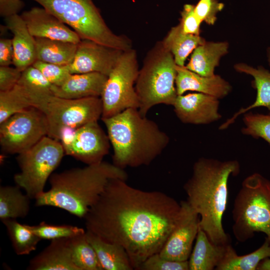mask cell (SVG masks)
Segmentation results:
<instances>
[{
  "mask_svg": "<svg viewBox=\"0 0 270 270\" xmlns=\"http://www.w3.org/2000/svg\"><path fill=\"white\" fill-rule=\"evenodd\" d=\"M180 203L160 191L134 188L111 179L84 218L86 229L122 246L134 270L160 252L177 221Z\"/></svg>",
  "mask_w": 270,
  "mask_h": 270,
  "instance_id": "obj_1",
  "label": "cell"
},
{
  "mask_svg": "<svg viewBox=\"0 0 270 270\" xmlns=\"http://www.w3.org/2000/svg\"><path fill=\"white\" fill-rule=\"evenodd\" d=\"M240 170L236 160L201 158L184 186L186 201L200 216V228L214 244L230 243L222 219L228 204L229 178L238 175Z\"/></svg>",
  "mask_w": 270,
  "mask_h": 270,
  "instance_id": "obj_2",
  "label": "cell"
},
{
  "mask_svg": "<svg viewBox=\"0 0 270 270\" xmlns=\"http://www.w3.org/2000/svg\"><path fill=\"white\" fill-rule=\"evenodd\" d=\"M114 178L126 180L128 174L124 169L104 161L53 174L49 178L50 189L35 200L36 206L56 207L84 218Z\"/></svg>",
  "mask_w": 270,
  "mask_h": 270,
  "instance_id": "obj_3",
  "label": "cell"
},
{
  "mask_svg": "<svg viewBox=\"0 0 270 270\" xmlns=\"http://www.w3.org/2000/svg\"><path fill=\"white\" fill-rule=\"evenodd\" d=\"M102 120L112 146L113 164L122 169L150 164L169 144L168 135L138 108Z\"/></svg>",
  "mask_w": 270,
  "mask_h": 270,
  "instance_id": "obj_4",
  "label": "cell"
},
{
  "mask_svg": "<svg viewBox=\"0 0 270 270\" xmlns=\"http://www.w3.org/2000/svg\"><path fill=\"white\" fill-rule=\"evenodd\" d=\"M232 231L236 240L245 242L255 232L265 234L270 244V180L258 172L242 182L232 212Z\"/></svg>",
  "mask_w": 270,
  "mask_h": 270,
  "instance_id": "obj_5",
  "label": "cell"
},
{
  "mask_svg": "<svg viewBox=\"0 0 270 270\" xmlns=\"http://www.w3.org/2000/svg\"><path fill=\"white\" fill-rule=\"evenodd\" d=\"M176 66L172 54L162 42L148 52L135 84L138 110L142 116H146L148 110L157 104L173 106L178 96Z\"/></svg>",
  "mask_w": 270,
  "mask_h": 270,
  "instance_id": "obj_6",
  "label": "cell"
},
{
  "mask_svg": "<svg viewBox=\"0 0 270 270\" xmlns=\"http://www.w3.org/2000/svg\"><path fill=\"white\" fill-rule=\"evenodd\" d=\"M32 0L74 30L82 40L122 51L132 48L130 40L108 28L92 0Z\"/></svg>",
  "mask_w": 270,
  "mask_h": 270,
  "instance_id": "obj_7",
  "label": "cell"
},
{
  "mask_svg": "<svg viewBox=\"0 0 270 270\" xmlns=\"http://www.w3.org/2000/svg\"><path fill=\"white\" fill-rule=\"evenodd\" d=\"M64 151L61 142L46 136L27 150L18 154L20 172L14 176L17 186L36 200L44 191L48 180L60 164Z\"/></svg>",
  "mask_w": 270,
  "mask_h": 270,
  "instance_id": "obj_8",
  "label": "cell"
},
{
  "mask_svg": "<svg viewBox=\"0 0 270 270\" xmlns=\"http://www.w3.org/2000/svg\"><path fill=\"white\" fill-rule=\"evenodd\" d=\"M34 107L46 116L48 136L60 142L64 130L98 121L102 112L100 97L68 99L52 95L40 100Z\"/></svg>",
  "mask_w": 270,
  "mask_h": 270,
  "instance_id": "obj_9",
  "label": "cell"
},
{
  "mask_svg": "<svg viewBox=\"0 0 270 270\" xmlns=\"http://www.w3.org/2000/svg\"><path fill=\"white\" fill-rule=\"evenodd\" d=\"M138 72L136 51L132 48L123 51L108 74L100 96L102 118L128 108H138L139 100L134 86Z\"/></svg>",
  "mask_w": 270,
  "mask_h": 270,
  "instance_id": "obj_10",
  "label": "cell"
},
{
  "mask_svg": "<svg viewBox=\"0 0 270 270\" xmlns=\"http://www.w3.org/2000/svg\"><path fill=\"white\" fill-rule=\"evenodd\" d=\"M0 124V144L7 154L22 153L48 134L46 116L35 107L16 113Z\"/></svg>",
  "mask_w": 270,
  "mask_h": 270,
  "instance_id": "obj_11",
  "label": "cell"
},
{
  "mask_svg": "<svg viewBox=\"0 0 270 270\" xmlns=\"http://www.w3.org/2000/svg\"><path fill=\"white\" fill-rule=\"evenodd\" d=\"M60 142L65 154L87 165L102 161L108 154L110 140L98 121L76 128H66L62 132Z\"/></svg>",
  "mask_w": 270,
  "mask_h": 270,
  "instance_id": "obj_12",
  "label": "cell"
},
{
  "mask_svg": "<svg viewBox=\"0 0 270 270\" xmlns=\"http://www.w3.org/2000/svg\"><path fill=\"white\" fill-rule=\"evenodd\" d=\"M180 210L174 226L160 252L166 259L188 260L199 228L200 218L186 200L180 202Z\"/></svg>",
  "mask_w": 270,
  "mask_h": 270,
  "instance_id": "obj_13",
  "label": "cell"
},
{
  "mask_svg": "<svg viewBox=\"0 0 270 270\" xmlns=\"http://www.w3.org/2000/svg\"><path fill=\"white\" fill-rule=\"evenodd\" d=\"M123 51L88 40L78 44L70 74L99 72L108 76Z\"/></svg>",
  "mask_w": 270,
  "mask_h": 270,
  "instance_id": "obj_14",
  "label": "cell"
},
{
  "mask_svg": "<svg viewBox=\"0 0 270 270\" xmlns=\"http://www.w3.org/2000/svg\"><path fill=\"white\" fill-rule=\"evenodd\" d=\"M218 98L200 92L178 95L172 106L178 119L184 124H208L222 118Z\"/></svg>",
  "mask_w": 270,
  "mask_h": 270,
  "instance_id": "obj_15",
  "label": "cell"
},
{
  "mask_svg": "<svg viewBox=\"0 0 270 270\" xmlns=\"http://www.w3.org/2000/svg\"><path fill=\"white\" fill-rule=\"evenodd\" d=\"M30 34L42 38L78 44L82 40L78 34L44 8L34 7L20 15Z\"/></svg>",
  "mask_w": 270,
  "mask_h": 270,
  "instance_id": "obj_16",
  "label": "cell"
},
{
  "mask_svg": "<svg viewBox=\"0 0 270 270\" xmlns=\"http://www.w3.org/2000/svg\"><path fill=\"white\" fill-rule=\"evenodd\" d=\"M175 84L178 95L188 90L214 96L218 99L227 96L232 90L230 84L221 76H204L196 74L185 66H176Z\"/></svg>",
  "mask_w": 270,
  "mask_h": 270,
  "instance_id": "obj_17",
  "label": "cell"
},
{
  "mask_svg": "<svg viewBox=\"0 0 270 270\" xmlns=\"http://www.w3.org/2000/svg\"><path fill=\"white\" fill-rule=\"evenodd\" d=\"M108 76L99 72L71 74L60 86H52L54 96L68 99L100 97Z\"/></svg>",
  "mask_w": 270,
  "mask_h": 270,
  "instance_id": "obj_18",
  "label": "cell"
},
{
  "mask_svg": "<svg viewBox=\"0 0 270 270\" xmlns=\"http://www.w3.org/2000/svg\"><path fill=\"white\" fill-rule=\"evenodd\" d=\"M4 20L6 27L13 34L12 64L22 72L37 60L35 38L20 15L15 14L6 17Z\"/></svg>",
  "mask_w": 270,
  "mask_h": 270,
  "instance_id": "obj_19",
  "label": "cell"
},
{
  "mask_svg": "<svg viewBox=\"0 0 270 270\" xmlns=\"http://www.w3.org/2000/svg\"><path fill=\"white\" fill-rule=\"evenodd\" d=\"M266 55L270 67V47L267 49ZM234 68L238 72L244 73L253 77L252 84L256 90V96L254 102L251 105L240 108L231 118L222 124L219 127L220 130L226 128L234 122L238 116L254 108H266L270 114V70L262 66L254 68L244 62L236 64Z\"/></svg>",
  "mask_w": 270,
  "mask_h": 270,
  "instance_id": "obj_20",
  "label": "cell"
},
{
  "mask_svg": "<svg viewBox=\"0 0 270 270\" xmlns=\"http://www.w3.org/2000/svg\"><path fill=\"white\" fill-rule=\"evenodd\" d=\"M70 238L50 240V243L32 258L28 270H78L74 265L70 244Z\"/></svg>",
  "mask_w": 270,
  "mask_h": 270,
  "instance_id": "obj_21",
  "label": "cell"
},
{
  "mask_svg": "<svg viewBox=\"0 0 270 270\" xmlns=\"http://www.w3.org/2000/svg\"><path fill=\"white\" fill-rule=\"evenodd\" d=\"M227 42H206L198 46L192 53L190 58L185 67L204 76L214 75L222 57L228 52Z\"/></svg>",
  "mask_w": 270,
  "mask_h": 270,
  "instance_id": "obj_22",
  "label": "cell"
},
{
  "mask_svg": "<svg viewBox=\"0 0 270 270\" xmlns=\"http://www.w3.org/2000/svg\"><path fill=\"white\" fill-rule=\"evenodd\" d=\"M194 248L188 260L189 270H213L222 260L227 246L212 243L199 228Z\"/></svg>",
  "mask_w": 270,
  "mask_h": 270,
  "instance_id": "obj_23",
  "label": "cell"
},
{
  "mask_svg": "<svg viewBox=\"0 0 270 270\" xmlns=\"http://www.w3.org/2000/svg\"><path fill=\"white\" fill-rule=\"evenodd\" d=\"M86 234L103 270H134L128 255L122 246L106 242L88 230Z\"/></svg>",
  "mask_w": 270,
  "mask_h": 270,
  "instance_id": "obj_24",
  "label": "cell"
},
{
  "mask_svg": "<svg viewBox=\"0 0 270 270\" xmlns=\"http://www.w3.org/2000/svg\"><path fill=\"white\" fill-rule=\"evenodd\" d=\"M37 60L59 65L72 62L78 44L60 40L34 38Z\"/></svg>",
  "mask_w": 270,
  "mask_h": 270,
  "instance_id": "obj_25",
  "label": "cell"
},
{
  "mask_svg": "<svg viewBox=\"0 0 270 270\" xmlns=\"http://www.w3.org/2000/svg\"><path fill=\"white\" fill-rule=\"evenodd\" d=\"M205 41V39L200 35L184 32L178 24L171 28L162 42L172 54L176 64L184 66L188 56Z\"/></svg>",
  "mask_w": 270,
  "mask_h": 270,
  "instance_id": "obj_26",
  "label": "cell"
},
{
  "mask_svg": "<svg viewBox=\"0 0 270 270\" xmlns=\"http://www.w3.org/2000/svg\"><path fill=\"white\" fill-rule=\"evenodd\" d=\"M270 258V244L266 238L254 251L238 256L230 244L227 246L224 258L216 270H256L260 262Z\"/></svg>",
  "mask_w": 270,
  "mask_h": 270,
  "instance_id": "obj_27",
  "label": "cell"
},
{
  "mask_svg": "<svg viewBox=\"0 0 270 270\" xmlns=\"http://www.w3.org/2000/svg\"><path fill=\"white\" fill-rule=\"evenodd\" d=\"M18 186L0 188V218L1 220L27 216L31 198L23 194Z\"/></svg>",
  "mask_w": 270,
  "mask_h": 270,
  "instance_id": "obj_28",
  "label": "cell"
},
{
  "mask_svg": "<svg viewBox=\"0 0 270 270\" xmlns=\"http://www.w3.org/2000/svg\"><path fill=\"white\" fill-rule=\"evenodd\" d=\"M2 222L6 228L16 254L26 255L36 250L38 243L42 240L26 224H21L14 218L6 219Z\"/></svg>",
  "mask_w": 270,
  "mask_h": 270,
  "instance_id": "obj_29",
  "label": "cell"
},
{
  "mask_svg": "<svg viewBox=\"0 0 270 270\" xmlns=\"http://www.w3.org/2000/svg\"><path fill=\"white\" fill-rule=\"evenodd\" d=\"M27 93L34 107L40 100L53 95L52 84L40 71L31 66L22 72L18 83Z\"/></svg>",
  "mask_w": 270,
  "mask_h": 270,
  "instance_id": "obj_30",
  "label": "cell"
},
{
  "mask_svg": "<svg viewBox=\"0 0 270 270\" xmlns=\"http://www.w3.org/2000/svg\"><path fill=\"white\" fill-rule=\"evenodd\" d=\"M70 244L72 261L78 270H103L86 232L71 237Z\"/></svg>",
  "mask_w": 270,
  "mask_h": 270,
  "instance_id": "obj_31",
  "label": "cell"
},
{
  "mask_svg": "<svg viewBox=\"0 0 270 270\" xmlns=\"http://www.w3.org/2000/svg\"><path fill=\"white\" fill-rule=\"evenodd\" d=\"M31 107L33 106L29 96L18 84L10 90L0 91V124Z\"/></svg>",
  "mask_w": 270,
  "mask_h": 270,
  "instance_id": "obj_32",
  "label": "cell"
},
{
  "mask_svg": "<svg viewBox=\"0 0 270 270\" xmlns=\"http://www.w3.org/2000/svg\"><path fill=\"white\" fill-rule=\"evenodd\" d=\"M242 120L245 126L241 130L242 134L256 139L262 138L270 145V114L246 112Z\"/></svg>",
  "mask_w": 270,
  "mask_h": 270,
  "instance_id": "obj_33",
  "label": "cell"
},
{
  "mask_svg": "<svg viewBox=\"0 0 270 270\" xmlns=\"http://www.w3.org/2000/svg\"><path fill=\"white\" fill-rule=\"evenodd\" d=\"M28 228L40 238L44 240L72 237L85 232L81 228L70 225H55L42 222L37 225L26 224Z\"/></svg>",
  "mask_w": 270,
  "mask_h": 270,
  "instance_id": "obj_34",
  "label": "cell"
},
{
  "mask_svg": "<svg viewBox=\"0 0 270 270\" xmlns=\"http://www.w3.org/2000/svg\"><path fill=\"white\" fill-rule=\"evenodd\" d=\"M43 74L52 86H60L71 74L68 65H59L36 60L32 65Z\"/></svg>",
  "mask_w": 270,
  "mask_h": 270,
  "instance_id": "obj_35",
  "label": "cell"
},
{
  "mask_svg": "<svg viewBox=\"0 0 270 270\" xmlns=\"http://www.w3.org/2000/svg\"><path fill=\"white\" fill-rule=\"evenodd\" d=\"M138 270H189V264L188 260H170L156 253L148 257L140 265Z\"/></svg>",
  "mask_w": 270,
  "mask_h": 270,
  "instance_id": "obj_36",
  "label": "cell"
},
{
  "mask_svg": "<svg viewBox=\"0 0 270 270\" xmlns=\"http://www.w3.org/2000/svg\"><path fill=\"white\" fill-rule=\"evenodd\" d=\"M224 8V4L218 0H199L194 5V11L202 22L213 26L216 22L217 14Z\"/></svg>",
  "mask_w": 270,
  "mask_h": 270,
  "instance_id": "obj_37",
  "label": "cell"
},
{
  "mask_svg": "<svg viewBox=\"0 0 270 270\" xmlns=\"http://www.w3.org/2000/svg\"><path fill=\"white\" fill-rule=\"evenodd\" d=\"M180 24L182 31L188 34L200 35L202 22L194 11V5L185 4L180 12Z\"/></svg>",
  "mask_w": 270,
  "mask_h": 270,
  "instance_id": "obj_38",
  "label": "cell"
},
{
  "mask_svg": "<svg viewBox=\"0 0 270 270\" xmlns=\"http://www.w3.org/2000/svg\"><path fill=\"white\" fill-rule=\"evenodd\" d=\"M22 72L16 67L0 66V91L4 92L12 88L18 84Z\"/></svg>",
  "mask_w": 270,
  "mask_h": 270,
  "instance_id": "obj_39",
  "label": "cell"
},
{
  "mask_svg": "<svg viewBox=\"0 0 270 270\" xmlns=\"http://www.w3.org/2000/svg\"><path fill=\"white\" fill-rule=\"evenodd\" d=\"M14 48L12 39H0V66H10L13 64Z\"/></svg>",
  "mask_w": 270,
  "mask_h": 270,
  "instance_id": "obj_40",
  "label": "cell"
},
{
  "mask_svg": "<svg viewBox=\"0 0 270 270\" xmlns=\"http://www.w3.org/2000/svg\"><path fill=\"white\" fill-rule=\"evenodd\" d=\"M22 7V0H0V14L6 18L18 14Z\"/></svg>",
  "mask_w": 270,
  "mask_h": 270,
  "instance_id": "obj_41",
  "label": "cell"
},
{
  "mask_svg": "<svg viewBox=\"0 0 270 270\" xmlns=\"http://www.w3.org/2000/svg\"><path fill=\"white\" fill-rule=\"evenodd\" d=\"M256 270H270V258H266L262 260Z\"/></svg>",
  "mask_w": 270,
  "mask_h": 270,
  "instance_id": "obj_42",
  "label": "cell"
}]
</instances>
